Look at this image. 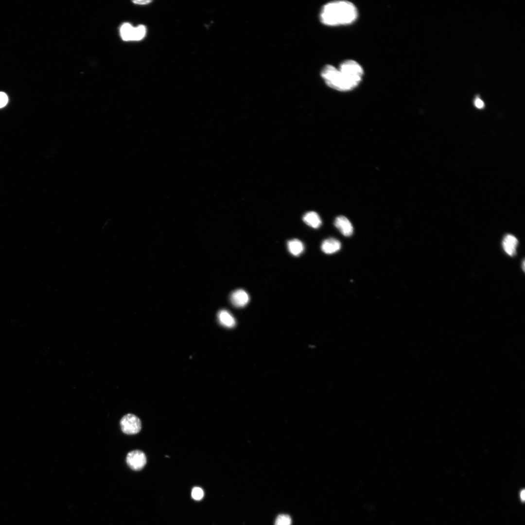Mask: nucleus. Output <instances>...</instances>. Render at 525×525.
<instances>
[{
  "label": "nucleus",
  "instance_id": "obj_1",
  "mask_svg": "<svg viewBox=\"0 0 525 525\" xmlns=\"http://www.w3.org/2000/svg\"><path fill=\"white\" fill-rule=\"evenodd\" d=\"M363 74L361 66L352 60L344 61L338 69L332 65H326L321 72L328 86L342 91L354 88L361 81Z\"/></svg>",
  "mask_w": 525,
  "mask_h": 525
},
{
  "label": "nucleus",
  "instance_id": "obj_2",
  "mask_svg": "<svg viewBox=\"0 0 525 525\" xmlns=\"http://www.w3.org/2000/svg\"><path fill=\"white\" fill-rule=\"evenodd\" d=\"M357 16V10L351 2L335 1L323 6L320 14V19L326 25L337 26L351 23Z\"/></svg>",
  "mask_w": 525,
  "mask_h": 525
},
{
  "label": "nucleus",
  "instance_id": "obj_3",
  "mask_svg": "<svg viewBox=\"0 0 525 525\" xmlns=\"http://www.w3.org/2000/svg\"><path fill=\"white\" fill-rule=\"evenodd\" d=\"M122 431L127 435H135L141 430V424L139 418L132 414L124 415L121 420Z\"/></svg>",
  "mask_w": 525,
  "mask_h": 525
},
{
  "label": "nucleus",
  "instance_id": "obj_4",
  "mask_svg": "<svg viewBox=\"0 0 525 525\" xmlns=\"http://www.w3.org/2000/svg\"><path fill=\"white\" fill-rule=\"evenodd\" d=\"M126 461L128 466L131 469L139 471L141 470L146 464V457L142 451L134 450L128 453Z\"/></svg>",
  "mask_w": 525,
  "mask_h": 525
},
{
  "label": "nucleus",
  "instance_id": "obj_5",
  "mask_svg": "<svg viewBox=\"0 0 525 525\" xmlns=\"http://www.w3.org/2000/svg\"><path fill=\"white\" fill-rule=\"evenodd\" d=\"M335 227L345 236L349 237L353 233V228L350 222L345 216L337 217L334 222Z\"/></svg>",
  "mask_w": 525,
  "mask_h": 525
},
{
  "label": "nucleus",
  "instance_id": "obj_6",
  "mask_svg": "<svg viewBox=\"0 0 525 525\" xmlns=\"http://www.w3.org/2000/svg\"><path fill=\"white\" fill-rule=\"evenodd\" d=\"M230 299L234 306L243 307L247 304L249 297L246 291L243 289H238L232 293Z\"/></svg>",
  "mask_w": 525,
  "mask_h": 525
},
{
  "label": "nucleus",
  "instance_id": "obj_7",
  "mask_svg": "<svg viewBox=\"0 0 525 525\" xmlns=\"http://www.w3.org/2000/svg\"><path fill=\"white\" fill-rule=\"evenodd\" d=\"M518 244V240L515 236L508 234L503 239L502 246L507 254L510 256H513L516 253Z\"/></svg>",
  "mask_w": 525,
  "mask_h": 525
},
{
  "label": "nucleus",
  "instance_id": "obj_8",
  "mask_svg": "<svg viewBox=\"0 0 525 525\" xmlns=\"http://www.w3.org/2000/svg\"><path fill=\"white\" fill-rule=\"evenodd\" d=\"M321 248L326 254H332L337 252L341 248L340 242L334 238H329L325 240L322 243Z\"/></svg>",
  "mask_w": 525,
  "mask_h": 525
},
{
  "label": "nucleus",
  "instance_id": "obj_9",
  "mask_svg": "<svg viewBox=\"0 0 525 525\" xmlns=\"http://www.w3.org/2000/svg\"><path fill=\"white\" fill-rule=\"evenodd\" d=\"M218 319L220 323L226 327L232 328L236 324L233 316L226 310H221L218 312Z\"/></svg>",
  "mask_w": 525,
  "mask_h": 525
},
{
  "label": "nucleus",
  "instance_id": "obj_10",
  "mask_svg": "<svg viewBox=\"0 0 525 525\" xmlns=\"http://www.w3.org/2000/svg\"><path fill=\"white\" fill-rule=\"evenodd\" d=\"M303 220L307 225L314 228H318L322 224L319 215L315 211H309L303 216Z\"/></svg>",
  "mask_w": 525,
  "mask_h": 525
},
{
  "label": "nucleus",
  "instance_id": "obj_11",
  "mask_svg": "<svg viewBox=\"0 0 525 525\" xmlns=\"http://www.w3.org/2000/svg\"><path fill=\"white\" fill-rule=\"evenodd\" d=\"M287 247L289 252L295 256H298L304 250L303 244L297 239H292L287 242Z\"/></svg>",
  "mask_w": 525,
  "mask_h": 525
},
{
  "label": "nucleus",
  "instance_id": "obj_12",
  "mask_svg": "<svg viewBox=\"0 0 525 525\" xmlns=\"http://www.w3.org/2000/svg\"><path fill=\"white\" fill-rule=\"evenodd\" d=\"M134 27L128 23L122 24L120 29V33L122 39L124 41L132 40Z\"/></svg>",
  "mask_w": 525,
  "mask_h": 525
},
{
  "label": "nucleus",
  "instance_id": "obj_13",
  "mask_svg": "<svg viewBox=\"0 0 525 525\" xmlns=\"http://www.w3.org/2000/svg\"><path fill=\"white\" fill-rule=\"evenodd\" d=\"M146 34V28L143 25H139L134 28L132 40H140L142 39Z\"/></svg>",
  "mask_w": 525,
  "mask_h": 525
},
{
  "label": "nucleus",
  "instance_id": "obj_14",
  "mask_svg": "<svg viewBox=\"0 0 525 525\" xmlns=\"http://www.w3.org/2000/svg\"><path fill=\"white\" fill-rule=\"evenodd\" d=\"M292 520L287 514H280L277 517L275 525H291Z\"/></svg>",
  "mask_w": 525,
  "mask_h": 525
},
{
  "label": "nucleus",
  "instance_id": "obj_15",
  "mask_svg": "<svg viewBox=\"0 0 525 525\" xmlns=\"http://www.w3.org/2000/svg\"><path fill=\"white\" fill-rule=\"evenodd\" d=\"M204 496L203 490L199 487H194L192 491V497L195 500L202 499Z\"/></svg>",
  "mask_w": 525,
  "mask_h": 525
},
{
  "label": "nucleus",
  "instance_id": "obj_16",
  "mask_svg": "<svg viewBox=\"0 0 525 525\" xmlns=\"http://www.w3.org/2000/svg\"><path fill=\"white\" fill-rule=\"evenodd\" d=\"M8 99L7 95L2 92H0V108L4 107L8 103Z\"/></svg>",
  "mask_w": 525,
  "mask_h": 525
},
{
  "label": "nucleus",
  "instance_id": "obj_17",
  "mask_svg": "<svg viewBox=\"0 0 525 525\" xmlns=\"http://www.w3.org/2000/svg\"><path fill=\"white\" fill-rule=\"evenodd\" d=\"M474 105L478 108H482L484 106V103L480 98H477L474 101Z\"/></svg>",
  "mask_w": 525,
  "mask_h": 525
},
{
  "label": "nucleus",
  "instance_id": "obj_18",
  "mask_svg": "<svg viewBox=\"0 0 525 525\" xmlns=\"http://www.w3.org/2000/svg\"><path fill=\"white\" fill-rule=\"evenodd\" d=\"M151 1H152L151 0H134V1H133V2H134L135 4H148V3H150V2H151Z\"/></svg>",
  "mask_w": 525,
  "mask_h": 525
},
{
  "label": "nucleus",
  "instance_id": "obj_19",
  "mask_svg": "<svg viewBox=\"0 0 525 525\" xmlns=\"http://www.w3.org/2000/svg\"><path fill=\"white\" fill-rule=\"evenodd\" d=\"M520 497L521 500L523 502L525 501V490L524 489L522 490L521 491L520 493Z\"/></svg>",
  "mask_w": 525,
  "mask_h": 525
}]
</instances>
